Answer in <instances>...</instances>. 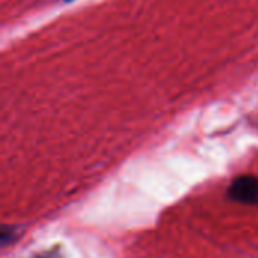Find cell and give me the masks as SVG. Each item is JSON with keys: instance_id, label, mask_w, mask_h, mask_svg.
<instances>
[{"instance_id": "277c9868", "label": "cell", "mask_w": 258, "mask_h": 258, "mask_svg": "<svg viewBox=\"0 0 258 258\" xmlns=\"http://www.w3.org/2000/svg\"><path fill=\"white\" fill-rule=\"evenodd\" d=\"M65 2H71V0H65Z\"/></svg>"}, {"instance_id": "6da1fadb", "label": "cell", "mask_w": 258, "mask_h": 258, "mask_svg": "<svg viewBox=\"0 0 258 258\" xmlns=\"http://www.w3.org/2000/svg\"><path fill=\"white\" fill-rule=\"evenodd\" d=\"M227 195L231 201L258 206V178L254 175H240L234 178Z\"/></svg>"}, {"instance_id": "7a4b0ae2", "label": "cell", "mask_w": 258, "mask_h": 258, "mask_svg": "<svg viewBox=\"0 0 258 258\" xmlns=\"http://www.w3.org/2000/svg\"><path fill=\"white\" fill-rule=\"evenodd\" d=\"M14 236H15V228L8 227V225H3L2 233H0V242H2V245L6 246L8 243H11L12 239H14Z\"/></svg>"}, {"instance_id": "3957f363", "label": "cell", "mask_w": 258, "mask_h": 258, "mask_svg": "<svg viewBox=\"0 0 258 258\" xmlns=\"http://www.w3.org/2000/svg\"><path fill=\"white\" fill-rule=\"evenodd\" d=\"M36 258H62L60 255H57L56 252H45V254H41Z\"/></svg>"}]
</instances>
